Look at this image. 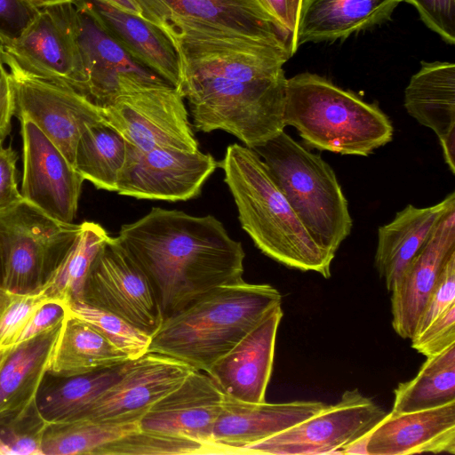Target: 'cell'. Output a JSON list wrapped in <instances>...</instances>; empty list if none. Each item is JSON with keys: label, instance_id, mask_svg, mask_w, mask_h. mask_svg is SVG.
<instances>
[{"label": "cell", "instance_id": "obj_2", "mask_svg": "<svg viewBox=\"0 0 455 455\" xmlns=\"http://www.w3.org/2000/svg\"><path fill=\"white\" fill-rule=\"evenodd\" d=\"M281 303L280 292L269 284L243 280L213 288L164 318L148 353L206 372Z\"/></svg>", "mask_w": 455, "mask_h": 455}, {"label": "cell", "instance_id": "obj_19", "mask_svg": "<svg viewBox=\"0 0 455 455\" xmlns=\"http://www.w3.org/2000/svg\"><path fill=\"white\" fill-rule=\"evenodd\" d=\"M225 395L203 371L193 370L172 391L156 402L140 419L142 430L212 441V431Z\"/></svg>", "mask_w": 455, "mask_h": 455}, {"label": "cell", "instance_id": "obj_36", "mask_svg": "<svg viewBox=\"0 0 455 455\" xmlns=\"http://www.w3.org/2000/svg\"><path fill=\"white\" fill-rule=\"evenodd\" d=\"M49 302L62 304L52 293L46 282L27 292L14 291L0 284V364L28 320Z\"/></svg>", "mask_w": 455, "mask_h": 455}, {"label": "cell", "instance_id": "obj_48", "mask_svg": "<svg viewBox=\"0 0 455 455\" xmlns=\"http://www.w3.org/2000/svg\"><path fill=\"white\" fill-rule=\"evenodd\" d=\"M34 6H36L38 9H43L49 6L67 4V3H74L76 0H28Z\"/></svg>", "mask_w": 455, "mask_h": 455}, {"label": "cell", "instance_id": "obj_32", "mask_svg": "<svg viewBox=\"0 0 455 455\" xmlns=\"http://www.w3.org/2000/svg\"><path fill=\"white\" fill-rule=\"evenodd\" d=\"M81 230L59 266L44 281L52 293L65 305L83 300L90 267L108 238L103 227L92 221L81 223Z\"/></svg>", "mask_w": 455, "mask_h": 455}, {"label": "cell", "instance_id": "obj_41", "mask_svg": "<svg viewBox=\"0 0 455 455\" xmlns=\"http://www.w3.org/2000/svg\"><path fill=\"white\" fill-rule=\"evenodd\" d=\"M65 313L64 305L60 303L49 302L43 305L31 315L19 332L11 347L9 354L21 344L55 327L62 321Z\"/></svg>", "mask_w": 455, "mask_h": 455}, {"label": "cell", "instance_id": "obj_1", "mask_svg": "<svg viewBox=\"0 0 455 455\" xmlns=\"http://www.w3.org/2000/svg\"><path fill=\"white\" fill-rule=\"evenodd\" d=\"M116 238L148 278L164 319L213 288L243 280L242 243L212 215L153 207L123 225Z\"/></svg>", "mask_w": 455, "mask_h": 455}, {"label": "cell", "instance_id": "obj_4", "mask_svg": "<svg viewBox=\"0 0 455 455\" xmlns=\"http://www.w3.org/2000/svg\"><path fill=\"white\" fill-rule=\"evenodd\" d=\"M284 123L308 148L340 155L367 156L394 134L378 103L309 72L287 78Z\"/></svg>", "mask_w": 455, "mask_h": 455}, {"label": "cell", "instance_id": "obj_16", "mask_svg": "<svg viewBox=\"0 0 455 455\" xmlns=\"http://www.w3.org/2000/svg\"><path fill=\"white\" fill-rule=\"evenodd\" d=\"M0 52L29 74L87 97V76L61 4L40 9L21 36Z\"/></svg>", "mask_w": 455, "mask_h": 455}, {"label": "cell", "instance_id": "obj_20", "mask_svg": "<svg viewBox=\"0 0 455 455\" xmlns=\"http://www.w3.org/2000/svg\"><path fill=\"white\" fill-rule=\"evenodd\" d=\"M455 252V210L411 260L391 292L392 325L403 339H411L418 320L450 256Z\"/></svg>", "mask_w": 455, "mask_h": 455}, {"label": "cell", "instance_id": "obj_40", "mask_svg": "<svg viewBox=\"0 0 455 455\" xmlns=\"http://www.w3.org/2000/svg\"><path fill=\"white\" fill-rule=\"evenodd\" d=\"M39 12L28 0H0V44L19 39Z\"/></svg>", "mask_w": 455, "mask_h": 455}, {"label": "cell", "instance_id": "obj_8", "mask_svg": "<svg viewBox=\"0 0 455 455\" xmlns=\"http://www.w3.org/2000/svg\"><path fill=\"white\" fill-rule=\"evenodd\" d=\"M172 41L186 33L235 34L290 49L291 38L260 0H134ZM293 55V54H292Z\"/></svg>", "mask_w": 455, "mask_h": 455}, {"label": "cell", "instance_id": "obj_37", "mask_svg": "<svg viewBox=\"0 0 455 455\" xmlns=\"http://www.w3.org/2000/svg\"><path fill=\"white\" fill-rule=\"evenodd\" d=\"M455 304V252L445 262L421 312L413 335L420 334L436 317Z\"/></svg>", "mask_w": 455, "mask_h": 455}, {"label": "cell", "instance_id": "obj_9", "mask_svg": "<svg viewBox=\"0 0 455 455\" xmlns=\"http://www.w3.org/2000/svg\"><path fill=\"white\" fill-rule=\"evenodd\" d=\"M387 414L357 388L346 390L335 404L242 448V454H341L347 445L371 433Z\"/></svg>", "mask_w": 455, "mask_h": 455}, {"label": "cell", "instance_id": "obj_24", "mask_svg": "<svg viewBox=\"0 0 455 455\" xmlns=\"http://www.w3.org/2000/svg\"><path fill=\"white\" fill-rule=\"evenodd\" d=\"M455 210V192L424 208L408 204L387 224L378 228L375 267L391 291L411 260L425 245L436 226Z\"/></svg>", "mask_w": 455, "mask_h": 455}, {"label": "cell", "instance_id": "obj_43", "mask_svg": "<svg viewBox=\"0 0 455 455\" xmlns=\"http://www.w3.org/2000/svg\"><path fill=\"white\" fill-rule=\"evenodd\" d=\"M45 425L36 434L18 432L15 429H4L0 438L5 445L7 455H44L42 435Z\"/></svg>", "mask_w": 455, "mask_h": 455}, {"label": "cell", "instance_id": "obj_34", "mask_svg": "<svg viewBox=\"0 0 455 455\" xmlns=\"http://www.w3.org/2000/svg\"><path fill=\"white\" fill-rule=\"evenodd\" d=\"M239 455L237 450L217 443L142 430L140 427L101 447L96 455Z\"/></svg>", "mask_w": 455, "mask_h": 455}, {"label": "cell", "instance_id": "obj_11", "mask_svg": "<svg viewBox=\"0 0 455 455\" xmlns=\"http://www.w3.org/2000/svg\"><path fill=\"white\" fill-rule=\"evenodd\" d=\"M0 57L10 68L14 116L32 121L74 166L81 134L88 126L105 122L102 108L73 89L29 74L2 52Z\"/></svg>", "mask_w": 455, "mask_h": 455}, {"label": "cell", "instance_id": "obj_23", "mask_svg": "<svg viewBox=\"0 0 455 455\" xmlns=\"http://www.w3.org/2000/svg\"><path fill=\"white\" fill-rule=\"evenodd\" d=\"M319 401L282 403L241 402L225 395L212 431V441L237 450L285 430L325 409Z\"/></svg>", "mask_w": 455, "mask_h": 455}, {"label": "cell", "instance_id": "obj_33", "mask_svg": "<svg viewBox=\"0 0 455 455\" xmlns=\"http://www.w3.org/2000/svg\"><path fill=\"white\" fill-rule=\"evenodd\" d=\"M138 428L139 422L76 420L45 425L42 450L44 455H96L107 443Z\"/></svg>", "mask_w": 455, "mask_h": 455}, {"label": "cell", "instance_id": "obj_35", "mask_svg": "<svg viewBox=\"0 0 455 455\" xmlns=\"http://www.w3.org/2000/svg\"><path fill=\"white\" fill-rule=\"evenodd\" d=\"M64 307L66 314L91 324L123 351L130 360L137 359L148 353L151 336L124 318L84 300L69 301Z\"/></svg>", "mask_w": 455, "mask_h": 455}, {"label": "cell", "instance_id": "obj_42", "mask_svg": "<svg viewBox=\"0 0 455 455\" xmlns=\"http://www.w3.org/2000/svg\"><path fill=\"white\" fill-rule=\"evenodd\" d=\"M2 142L0 140V212L23 200L17 184V153L12 147L4 148Z\"/></svg>", "mask_w": 455, "mask_h": 455}, {"label": "cell", "instance_id": "obj_29", "mask_svg": "<svg viewBox=\"0 0 455 455\" xmlns=\"http://www.w3.org/2000/svg\"><path fill=\"white\" fill-rule=\"evenodd\" d=\"M127 154V142L105 122L88 126L75 151L74 167L98 189L116 192Z\"/></svg>", "mask_w": 455, "mask_h": 455}, {"label": "cell", "instance_id": "obj_3", "mask_svg": "<svg viewBox=\"0 0 455 455\" xmlns=\"http://www.w3.org/2000/svg\"><path fill=\"white\" fill-rule=\"evenodd\" d=\"M219 166L235 201L242 228L270 259L291 268L331 276L335 255L320 247L275 184L262 159L234 143Z\"/></svg>", "mask_w": 455, "mask_h": 455}, {"label": "cell", "instance_id": "obj_15", "mask_svg": "<svg viewBox=\"0 0 455 455\" xmlns=\"http://www.w3.org/2000/svg\"><path fill=\"white\" fill-rule=\"evenodd\" d=\"M193 370L171 356L146 353L131 360L121 377L68 422H139L156 402L180 385Z\"/></svg>", "mask_w": 455, "mask_h": 455}, {"label": "cell", "instance_id": "obj_45", "mask_svg": "<svg viewBox=\"0 0 455 455\" xmlns=\"http://www.w3.org/2000/svg\"><path fill=\"white\" fill-rule=\"evenodd\" d=\"M278 26L292 39L295 21L292 18L291 0H260Z\"/></svg>", "mask_w": 455, "mask_h": 455}, {"label": "cell", "instance_id": "obj_25", "mask_svg": "<svg viewBox=\"0 0 455 455\" xmlns=\"http://www.w3.org/2000/svg\"><path fill=\"white\" fill-rule=\"evenodd\" d=\"M109 35L139 64L176 89L181 78L179 54L166 35L147 20L100 0H84Z\"/></svg>", "mask_w": 455, "mask_h": 455}, {"label": "cell", "instance_id": "obj_27", "mask_svg": "<svg viewBox=\"0 0 455 455\" xmlns=\"http://www.w3.org/2000/svg\"><path fill=\"white\" fill-rule=\"evenodd\" d=\"M404 108L439 141L455 134V64L421 61L404 90Z\"/></svg>", "mask_w": 455, "mask_h": 455}, {"label": "cell", "instance_id": "obj_17", "mask_svg": "<svg viewBox=\"0 0 455 455\" xmlns=\"http://www.w3.org/2000/svg\"><path fill=\"white\" fill-rule=\"evenodd\" d=\"M20 124L23 199L58 221L73 223L84 180L32 121L22 119Z\"/></svg>", "mask_w": 455, "mask_h": 455}, {"label": "cell", "instance_id": "obj_5", "mask_svg": "<svg viewBox=\"0 0 455 455\" xmlns=\"http://www.w3.org/2000/svg\"><path fill=\"white\" fill-rule=\"evenodd\" d=\"M251 149L315 242L335 255L350 235L353 220L331 165L284 131Z\"/></svg>", "mask_w": 455, "mask_h": 455}, {"label": "cell", "instance_id": "obj_18", "mask_svg": "<svg viewBox=\"0 0 455 455\" xmlns=\"http://www.w3.org/2000/svg\"><path fill=\"white\" fill-rule=\"evenodd\" d=\"M283 315L281 305L274 307L206 371L226 396L245 403L266 402L275 338Z\"/></svg>", "mask_w": 455, "mask_h": 455}, {"label": "cell", "instance_id": "obj_44", "mask_svg": "<svg viewBox=\"0 0 455 455\" xmlns=\"http://www.w3.org/2000/svg\"><path fill=\"white\" fill-rule=\"evenodd\" d=\"M14 116V93L10 73L0 57V140L11 132V120Z\"/></svg>", "mask_w": 455, "mask_h": 455}, {"label": "cell", "instance_id": "obj_28", "mask_svg": "<svg viewBox=\"0 0 455 455\" xmlns=\"http://www.w3.org/2000/svg\"><path fill=\"white\" fill-rule=\"evenodd\" d=\"M128 361V356L94 327L65 313L48 373L67 379Z\"/></svg>", "mask_w": 455, "mask_h": 455}, {"label": "cell", "instance_id": "obj_10", "mask_svg": "<svg viewBox=\"0 0 455 455\" xmlns=\"http://www.w3.org/2000/svg\"><path fill=\"white\" fill-rule=\"evenodd\" d=\"M102 110L105 123L139 150H199L184 98L171 84L128 92Z\"/></svg>", "mask_w": 455, "mask_h": 455}, {"label": "cell", "instance_id": "obj_50", "mask_svg": "<svg viewBox=\"0 0 455 455\" xmlns=\"http://www.w3.org/2000/svg\"><path fill=\"white\" fill-rule=\"evenodd\" d=\"M0 454H6L5 445L3 443V441L1 440V438H0Z\"/></svg>", "mask_w": 455, "mask_h": 455}, {"label": "cell", "instance_id": "obj_6", "mask_svg": "<svg viewBox=\"0 0 455 455\" xmlns=\"http://www.w3.org/2000/svg\"><path fill=\"white\" fill-rule=\"evenodd\" d=\"M286 86L285 73L254 80L183 75L177 90L196 130L224 131L253 148L284 131Z\"/></svg>", "mask_w": 455, "mask_h": 455}, {"label": "cell", "instance_id": "obj_7", "mask_svg": "<svg viewBox=\"0 0 455 455\" xmlns=\"http://www.w3.org/2000/svg\"><path fill=\"white\" fill-rule=\"evenodd\" d=\"M81 224L58 221L22 200L0 212V284L27 292L42 285L59 266Z\"/></svg>", "mask_w": 455, "mask_h": 455}, {"label": "cell", "instance_id": "obj_12", "mask_svg": "<svg viewBox=\"0 0 455 455\" xmlns=\"http://www.w3.org/2000/svg\"><path fill=\"white\" fill-rule=\"evenodd\" d=\"M61 6L86 72L87 98L93 104L103 108L128 92L168 84L136 62L105 29L84 0Z\"/></svg>", "mask_w": 455, "mask_h": 455}, {"label": "cell", "instance_id": "obj_47", "mask_svg": "<svg viewBox=\"0 0 455 455\" xmlns=\"http://www.w3.org/2000/svg\"><path fill=\"white\" fill-rule=\"evenodd\" d=\"M369 433L368 435L362 436L361 438L357 439L356 441L353 442L349 445H347L341 452V454H362V455H368L367 451V443L370 436Z\"/></svg>", "mask_w": 455, "mask_h": 455}, {"label": "cell", "instance_id": "obj_38", "mask_svg": "<svg viewBox=\"0 0 455 455\" xmlns=\"http://www.w3.org/2000/svg\"><path fill=\"white\" fill-rule=\"evenodd\" d=\"M411 4L424 24L446 44H455V0H403Z\"/></svg>", "mask_w": 455, "mask_h": 455}, {"label": "cell", "instance_id": "obj_31", "mask_svg": "<svg viewBox=\"0 0 455 455\" xmlns=\"http://www.w3.org/2000/svg\"><path fill=\"white\" fill-rule=\"evenodd\" d=\"M130 361L112 368L67 378L42 397L37 405L39 419L45 425L70 421L121 377Z\"/></svg>", "mask_w": 455, "mask_h": 455}, {"label": "cell", "instance_id": "obj_22", "mask_svg": "<svg viewBox=\"0 0 455 455\" xmlns=\"http://www.w3.org/2000/svg\"><path fill=\"white\" fill-rule=\"evenodd\" d=\"M403 0H302L291 52L307 43L343 40L390 20Z\"/></svg>", "mask_w": 455, "mask_h": 455}, {"label": "cell", "instance_id": "obj_21", "mask_svg": "<svg viewBox=\"0 0 455 455\" xmlns=\"http://www.w3.org/2000/svg\"><path fill=\"white\" fill-rule=\"evenodd\" d=\"M368 455L455 454V401L427 410L389 412L371 430Z\"/></svg>", "mask_w": 455, "mask_h": 455}, {"label": "cell", "instance_id": "obj_39", "mask_svg": "<svg viewBox=\"0 0 455 455\" xmlns=\"http://www.w3.org/2000/svg\"><path fill=\"white\" fill-rule=\"evenodd\" d=\"M411 339V347L427 357L436 355L455 343V304L436 317L420 334Z\"/></svg>", "mask_w": 455, "mask_h": 455}, {"label": "cell", "instance_id": "obj_26", "mask_svg": "<svg viewBox=\"0 0 455 455\" xmlns=\"http://www.w3.org/2000/svg\"><path fill=\"white\" fill-rule=\"evenodd\" d=\"M61 322L19 346L0 364V420L20 417L36 402L38 388L48 373Z\"/></svg>", "mask_w": 455, "mask_h": 455}, {"label": "cell", "instance_id": "obj_13", "mask_svg": "<svg viewBox=\"0 0 455 455\" xmlns=\"http://www.w3.org/2000/svg\"><path fill=\"white\" fill-rule=\"evenodd\" d=\"M83 300L124 318L150 336L164 320L148 278L116 237L108 236L93 259Z\"/></svg>", "mask_w": 455, "mask_h": 455}, {"label": "cell", "instance_id": "obj_30", "mask_svg": "<svg viewBox=\"0 0 455 455\" xmlns=\"http://www.w3.org/2000/svg\"><path fill=\"white\" fill-rule=\"evenodd\" d=\"M391 411L427 410L455 401V343L427 356L417 375L394 390Z\"/></svg>", "mask_w": 455, "mask_h": 455}, {"label": "cell", "instance_id": "obj_46", "mask_svg": "<svg viewBox=\"0 0 455 455\" xmlns=\"http://www.w3.org/2000/svg\"><path fill=\"white\" fill-rule=\"evenodd\" d=\"M116 9L141 17V12L134 0H100Z\"/></svg>", "mask_w": 455, "mask_h": 455}, {"label": "cell", "instance_id": "obj_49", "mask_svg": "<svg viewBox=\"0 0 455 455\" xmlns=\"http://www.w3.org/2000/svg\"><path fill=\"white\" fill-rule=\"evenodd\" d=\"M301 2H302V0H291V13H292V18L295 21V26H296L297 17H298V13H299V10Z\"/></svg>", "mask_w": 455, "mask_h": 455}, {"label": "cell", "instance_id": "obj_14", "mask_svg": "<svg viewBox=\"0 0 455 455\" xmlns=\"http://www.w3.org/2000/svg\"><path fill=\"white\" fill-rule=\"evenodd\" d=\"M218 165L212 155L200 150L141 151L127 143L116 192L137 199L187 201L200 195Z\"/></svg>", "mask_w": 455, "mask_h": 455}]
</instances>
